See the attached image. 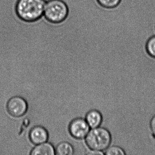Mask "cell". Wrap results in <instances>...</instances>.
<instances>
[{"label": "cell", "instance_id": "obj_1", "mask_svg": "<svg viewBox=\"0 0 155 155\" xmlns=\"http://www.w3.org/2000/svg\"><path fill=\"white\" fill-rule=\"evenodd\" d=\"M45 0H18L16 12L21 20L33 22L41 19L44 15Z\"/></svg>", "mask_w": 155, "mask_h": 155}, {"label": "cell", "instance_id": "obj_2", "mask_svg": "<svg viewBox=\"0 0 155 155\" xmlns=\"http://www.w3.org/2000/svg\"><path fill=\"white\" fill-rule=\"evenodd\" d=\"M86 143L89 148L104 152L112 141L110 131L104 127L91 128L85 137Z\"/></svg>", "mask_w": 155, "mask_h": 155}, {"label": "cell", "instance_id": "obj_3", "mask_svg": "<svg viewBox=\"0 0 155 155\" xmlns=\"http://www.w3.org/2000/svg\"><path fill=\"white\" fill-rule=\"evenodd\" d=\"M68 7L62 0H49L44 10V18L49 22L58 24L63 22L68 16Z\"/></svg>", "mask_w": 155, "mask_h": 155}, {"label": "cell", "instance_id": "obj_4", "mask_svg": "<svg viewBox=\"0 0 155 155\" xmlns=\"http://www.w3.org/2000/svg\"><path fill=\"white\" fill-rule=\"evenodd\" d=\"M7 109L10 115L15 117L24 116L28 109V104L25 99L20 96L11 98L7 104Z\"/></svg>", "mask_w": 155, "mask_h": 155}, {"label": "cell", "instance_id": "obj_5", "mask_svg": "<svg viewBox=\"0 0 155 155\" xmlns=\"http://www.w3.org/2000/svg\"><path fill=\"white\" fill-rule=\"evenodd\" d=\"M90 127L85 119L79 117L73 119L69 125V132L77 139L85 138L90 130Z\"/></svg>", "mask_w": 155, "mask_h": 155}, {"label": "cell", "instance_id": "obj_6", "mask_svg": "<svg viewBox=\"0 0 155 155\" xmlns=\"http://www.w3.org/2000/svg\"><path fill=\"white\" fill-rule=\"evenodd\" d=\"M29 138L33 144L37 145L48 141V132L44 127L35 126L31 129L29 134Z\"/></svg>", "mask_w": 155, "mask_h": 155}, {"label": "cell", "instance_id": "obj_7", "mask_svg": "<svg viewBox=\"0 0 155 155\" xmlns=\"http://www.w3.org/2000/svg\"><path fill=\"white\" fill-rule=\"evenodd\" d=\"M85 120L91 128L100 127L103 121V115L99 110L92 109L88 111Z\"/></svg>", "mask_w": 155, "mask_h": 155}, {"label": "cell", "instance_id": "obj_8", "mask_svg": "<svg viewBox=\"0 0 155 155\" xmlns=\"http://www.w3.org/2000/svg\"><path fill=\"white\" fill-rule=\"evenodd\" d=\"M31 155H54L56 154L55 148L49 142H44L37 145L30 152Z\"/></svg>", "mask_w": 155, "mask_h": 155}, {"label": "cell", "instance_id": "obj_9", "mask_svg": "<svg viewBox=\"0 0 155 155\" xmlns=\"http://www.w3.org/2000/svg\"><path fill=\"white\" fill-rule=\"evenodd\" d=\"M55 152L58 155H72L74 154V150L70 143L63 141L57 145Z\"/></svg>", "mask_w": 155, "mask_h": 155}, {"label": "cell", "instance_id": "obj_10", "mask_svg": "<svg viewBox=\"0 0 155 155\" xmlns=\"http://www.w3.org/2000/svg\"><path fill=\"white\" fill-rule=\"evenodd\" d=\"M105 155H125L126 151L121 147L117 145L110 146L104 151Z\"/></svg>", "mask_w": 155, "mask_h": 155}, {"label": "cell", "instance_id": "obj_11", "mask_svg": "<svg viewBox=\"0 0 155 155\" xmlns=\"http://www.w3.org/2000/svg\"><path fill=\"white\" fill-rule=\"evenodd\" d=\"M146 50L150 57L155 58V35L150 37L147 41Z\"/></svg>", "mask_w": 155, "mask_h": 155}, {"label": "cell", "instance_id": "obj_12", "mask_svg": "<svg viewBox=\"0 0 155 155\" xmlns=\"http://www.w3.org/2000/svg\"><path fill=\"white\" fill-rule=\"evenodd\" d=\"M100 6L107 9H112L117 7L121 0H96Z\"/></svg>", "mask_w": 155, "mask_h": 155}, {"label": "cell", "instance_id": "obj_13", "mask_svg": "<svg viewBox=\"0 0 155 155\" xmlns=\"http://www.w3.org/2000/svg\"><path fill=\"white\" fill-rule=\"evenodd\" d=\"M150 128L151 132V136L155 139V115L152 117L150 121Z\"/></svg>", "mask_w": 155, "mask_h": 155}, {"label": "cell", "instance_id": "obj_14", "mask_svg": "<svg viewBox=\"0 0 155 155\" xmlns=\"http://www.w3.org/2000/svg\"><path fill=\"white\" fill-rule=\"evenodd\" d=\"M87 154L89 155H104V153L103 151H98V150L90 149V150L88 151Z\"/></svg>", "mask_w": 155, "mask_h": 155}]
</instances>
